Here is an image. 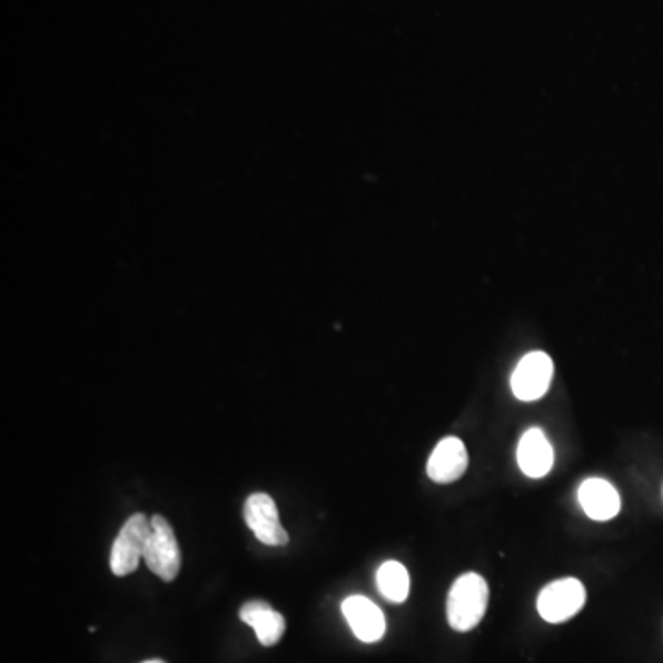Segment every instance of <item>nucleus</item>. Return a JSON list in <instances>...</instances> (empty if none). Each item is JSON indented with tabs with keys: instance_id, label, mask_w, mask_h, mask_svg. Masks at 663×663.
Segmentation results:
<instances>
[{
	"instance_id": "nucleus-10",
	"label": "nucleus",
	"mask_w": 663,
	"mask_h": 663,
	"mask_svg": "<svg viewBox=\"0 0 663 663\" xmlns=\"http://www.w3.org/2000/svg\"><path fill=\"white\" fill-rule=\"evenodd\" d=\"M578 502L584 513L597 522L615 518L621 508L620 494L614 485L600 477H590L581 485Z\"/></svg>"
},
{
	"instance_id": "nucleus-3",
	"label": "nucleus",
	"mask_w": 663,
	"mask_h": 663,
	"mask_svg": "<svg viewBox=\"0 0 663 663\" xmlns=\"http://www.w3.org/2000/svg\"><path fill=\"white\" fill-rule=\"evenodd\" d=\"M145 562L150 572L166 583L176 581L181 570V552L177 544L176 533L161 514L151 516V531L146 544Z\"/></svg>"
},
{
	"instance_id": "nucleus-5",
	"label": "nucleus",
	"mask_w": 663,
	"mask_h": 663,
	"mask_svg": "<svg viewBox=\"0 0 663 663\" xmlns=\"http://www.w3.org/2000/svg\"><path fill=\"white\" fill-rule=\"evenodd\" d=\"M553 373L555 367L546 353L536 350V353L525 354L511 376V389L518 400H538L552 386Z\"/></svg>"
},
{
	"instance_id": "nucleus-8",
	"label": "nucleus",
	"mask_w": 663,
	"mask_h": 663,
	"mask_svg": "<svg viewBox=\"0 0 663 663\" xmlns=\"http://www.w3.org/2000/svg\"><path fill=\"white\" fill-rule=\"evenodd\" d=\"M468 468V452L465 444L457 437H446L435 446L428 459V476L432 482L454 483L465 474Z\"/></svg>"
},
{
	"instance_id": "nucleus-2",
	"label": "nucleus",
	"mask_w": 663,
	"mask_h": 663,
	"mask_svg": "<svg viewBox=\"0 0 663 663\" xmlns=\"http://www.w3.org/2000/svg\"><path fill=\"white\" fill-rule=\"evenodd\" d=\"M151 518L146 514L137 513L122 525L117 541L112 544L111 572L117 577L133 573L140 561H145L146 544L150 538Z\"/></svg>"
},
{
	"instance_id": "nucleus-13",
	"label": "nucleus",
	"mask_w": 663,
	"mask_h": 663,
	"mask_svg": "<svg viewBox=\"0 0 663 663\" xmlns=\"http://www.w3.org/2000/svg\"><path fill=\"white\" fill-rule=\"evenodd\" d=\"M142 663H165V662H162V660H148V662H142Z\"/></svg>"
},
{
	"instance_id": "nucleus-9",
	"label": "nucleus",
	"mask_w": 663,
	"mask_h": 663,
	"mask_svg": "<svg viewBox=\"0 0 663 663\" xmlns=\"http://www.w3.org/2000/svg\"><path fill=\"white\" fill-rule=\"evenodd\" d=\"M518 465L525 476L541 479L552 472L555 452L541 428H531L522 435L518 444Z\"/></svg>"
},
{
	"instance_id": "nucleus-7",
	"label": "nucleus",
	"mask_w": 663,
	"mask_h": 663,
	"mask_svg": "<svg viewBox=\"0 0 663 663\" xmlns=\"http://www.w3.org/2000/svg\"><path fill=\"white\" fill-rule=\"evenodd\" d=\"M342 608L345 620L362 642H380L386 634V617L382 610L364 595H350L343 601Z\"/></svg>"
},
{
	"instance_id": "nucleus-4",
	"label": "nucleus",
	"mask_w": 663,
	"mask_h": 663,
	"mask_svg": "<svg viewBox=\"0 0 663 663\" xmlns=\"http://www.w3.org/2000/svg\"><path fill=\"white\" fill-rule=\"evenodd\" d=\"M586 603V590L577 578H558L542 590L536 608L547 623H564L578 614Z\"/></svg>"
},
{
	"instance_id": "nucleus-11",
	"label": "nucleus",
	"mask_w": 663,
	"mask_h": 663,
	"mask_svg": "<svg viewBox=\"0 0 663 663\" xmlns=\"http://www.w3.org/2000/svg\"><path fill=\"white\" fill-rule=\"evenodd\" d=\"M240 620L251 626L264 647L277 645L286 632L283 614L264 601H247L246 605H241Z\"/></svg>"
},
{
	"instance_id": "nucleus-1",
	"label": "nucleus",
	"mask_w": 663,
	"mask_h": 663,
	"mask_svg": "<svg viewBox=\"0 0 663 663\" xmlns=\"http://www.w3.org/2000/svg\"><path fill=\"white\" fill-rule=\"evenodd\" d=\"M488 605V584L477 573H463L449 588L446 614L454 631L476 629L485 617Z\"/></svg>"
},
{
	"instance_id": "nucleus-12",
	"label": "nucleus",
	"mask_w": 663,
	"mask_h": 663,
	"mask_svg": "<svg viewBox=\"0 0 663 663\" xmlns=\"http://www.w3.org/2000/svg\"><path fill=\"white\" fill-rule=\"evenodd\" d=\"M376 584L390 603H404L409 595V573L400 562H384L376 573Z\"/></svg>"
},
{
	"instance_id": "nucleus-6",
	"label": "nucleus",
	"mask_w": 663,
	"mask_h": 663,
	"mask_svg": "<svg viewBox=\"0 0 663 663\" xmlns=\"http://www.w3.org/2000/svg\"><path fill=\"white\" fill-rule=\"evenodd\" d=\"M247 525L253 535L266 546H286L289 542L288 531L284 530L278 518L277 503L268 494L257 493L247 497L244 508Z\"/></svg>"
}]
</instances>
